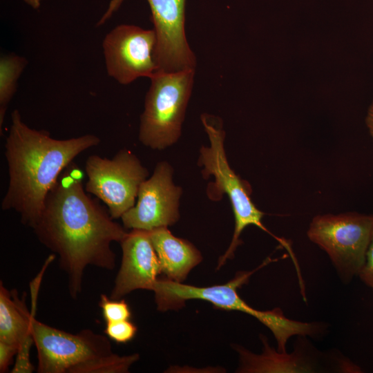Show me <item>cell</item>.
Listing matches in <instances>:
<instances>
[{"label":"cell","mask_w":373,"mask_h":373,"mask_svg":"<svg viewBox=\"0 0 373 373\" xmlns=\"http://www.w3.org/2000/svg\"><path fill=\"white\" fill-rule=\"evenodd\" d=\"M149 233L162 273L168 279L182 283L190 271L202 260L200 252L192 243L175 237L167 227L157 228Z\"/></svg>","instance_id":"cell-13"},{"label":"cell","mask_w":373,"mask_h":373,"mask_svg":"<svg viewBox=\"0 0 373 373\" xmlns=\"http://www.w3.org/2000/svg\"><path fill=\"white\" fill-rule=\"evenodd\" d=\"M155 30L121 24L109 31L102 41L107 74L127 85L140 77H152L157 72L155 59Z\"/></svg>","instance_id":"cell-10"},{"label":"cell","mask_w":373,"mask_h":373,"mask_svg":"<svg viewBox=\"0 0 373 373\" xmlns=\"http://www.w3.org/2000/svg\"><path fill=\"white\" fill-rule=\"evenodd\" d=\"M366 124L369 129V132L373 138V101L368 109L366 117Z\"/></svg>","instance_id":"cell-22"},{"label":"cell","mask_w":373,"mask_h":373,"mask_svg":"<svg viewBox=\"0 0 373 373\" xmlns=\"http://www.w3.org/2000/svg\"><path fill=\"white\" fill-rule=\"evenodd\" d=\"M195 69L158 71L150 78L144 109L140 116L139 139L152 149L162 150L175 143L192 92Z\"/></svg>","instance_id":"cell-6"},{"label":"cell","mask_w":373,"mask_h":373,"mask_svg":"<svg viewBox=\"0 0 373 373\" xmlns=\"http://www.w3.org/2000/svg\"><path fill=\"white\" fill-rule=\"evenodd\" d=\"M28 64L27 59L15 54L2 55L0 57V131L8 106L17 87V82Z\"/></svg>","instance_id":"cell-16"},{"label":"cell","mask_w":373,"mask_h":373,"mask_svg":"<svg viewBox=\"0 0 373 373\" xmlns=\"http://www.w3.org/2000/svg\"><path fill=\"white\" fill-rule=\"evenodd\" d=\"M173 172L166 162L156 165L153 175L140 185L136 204L121 217L125 229L150 231L178 220L182 189L173 183Z\"/></svg>","instance_id":"cell-11"},{"label":"cell","mask_w":373,"mask_h":373,"mask_svg":"<svg viewBox=\"0 0 373 373\" xmlns=\"http://www.w3.org/2000/svg\"><path fill=\"white\" fill-rule=\"evenodd\" d=\"M99 143L93 134L55 139L47 131L29 127L20 112L13 111L5 143L8 184L2 210L16 211L21 222L32 228L63 171L78 155Z\"/></svg>","instance_id":"cell-2"},{"label":"cell","mask_w":373,"mask_h":373,"mask_svg":"<svg viewBox=\"0 0 373 373\" xmlns=\"http://www.w3.org/2000/svg\"><path fill=\"white\" fill-rule=\"evenodd\" d=\"M122 258L111 298L119 300L136 289L151 290L162 273L147 231L132 229L120 242Z\"/></svg>","instance_id":"cell-12"},{"label":"cell","mask_w":373,"mask_h":373,"mask_svg":"<svg viewBox=\"0 0 373 373\" xmlns=\"http://www.w3.org/2000/svg\"><path fill=\"white\" fill-rule=\"evenodd\" d=\"M19 347L0 341V372L3 373L8 371L9 366L12 362L14 356L17 355Z\"/></svg>","instance_id":"cell-21"},{"label":"cell","mask_w":373,"mask_h":373,"mask_svg":"<svg viewBox=\"0 0 373 373\" xmlns=\"http://www.w3.org/2000/svg\"><path fill=\"white\" fill-rule=\"evenodd\" d=\"M201 120L210 145L201 147L198 164L203 166L202 176L209 178L212 175L215 181L209 186L207 194L212 200H218L222 198V193L226 194L231 204L235 218V229L231 242L225 253L218 260L217 269L223 266L228 259L233 257L235 251L241 243V233L250 225H254L268 233L278 240L282 247L289 249L291 245L287 240L274 235L262 224V219L265 213L253 202L250 197V186L230 167L224 149L225 132L220 120L206 114L202 115Z\"/></svg>","instance_id":"cell-4"},{"label":"cell","mask_w":373,"mask_h":373,"mask_svg":"<svg viewBox=\"0 0 373 373\" xmlns=\"http://www.w3.org/2000/svg\"><path fill=\"white\" fill-rule=\"evenodd\" d=\"M31 332L38 373H126L139 359L137 354L114 353L109 338L90 329L70 334L32 317Z\"/></svg>","instance_id":"cell-3"},{"label":"cell","mask_w":373,"mask_h":373,"mask_svg":"<svg viewBox=\"0 0 373 373\" xmlns=\"http://www.w3.org/2000/svg\"><path fill=\"white\" fill-rule=\"evenodd\" d=\"M85 190L102 200L113 219L131 209L149 171L131 151L122 149L113 158L90 155L85 162Z\"/></svg>","instance_id":"cell-8"},{"label":"cell","mask_w":373,"mask_h":373,"mask_svg":"<svg viewBox=\"0 0 373 373\" xmlns=\"http://www.w3.org/2000/svg\"><path fill=\"white\" fill-rule=\"evenodd\" d=\"M33 344L34 339L31 333L19 347L14 367L10 371L12 373H32L35 370L30 358V349Z\"/></svg>","instance_id":"cell-19"},{"label":"cell","mask_w":373,"mask_h":373,"mask_svg":"<svg viewBox=\"0 0 373 373\" xmlns=\"http://www.w3.org/2000/svg\"><path fill=\"white\" fill-rule=\"evenodd\" d=\"M358 276L373 291V222L365 260Z\"/></svg>","instance_id":"cell-20"},{"label":"cell","mask_w":373,"mask_h":373,"mask_svg":"<svg viewBox=\"0 0 373 373\" xmlns=\"http://www.w3.org/2000/svg\"><path fill=\"white\" fill-rule=\"evenodd\" d=\"M137 327L129 320L106 323L104 333L110 339L117 343L131 341L137 333Z\"/></svg>","instance_id":"cell-18"},{"label":"cell","mask_w":373,"mask_h":373,"mask_svg":"<svg viewBox=\"0 0 373 373\" xmlns=\"http://www.w3.org/2000/svg\"><path fill=\"white\" fill-rule=\"evenodd\" d=\"M33 316L28 309L24 298L19 299L17 292L9 291L0 283V341L19 347L31 334Z\"/></svg>","instance_id":"cell-15"},{"label":"cell","mask_w":373,"mask_h":373,"mask_svg":"<svg viewBox=\"0 0 373 373\" xmlns=\"http://www.w3.org/2000/svg\"><path fill=\"white\" fill-rule=\"evenodd\" d=\"M99 306L106 323L129 320L131 317V309L124 300L111 299L102 294Z\"/></svg>","instance_id":"cell-17"},{"label":"cell","mask_w":373,"mask_h":373,"mask_svg":"<svg viewBox=\"0 0 373 373\" xmlns=\"http://www.w3.org/2000/svg\"><path fill=\"white\" fill-rule=\"evenodd\" d=\"M372 222L373 215L355 212L318 215L307 233L327 254L343 280L350 282L365 262Z\"/></svg>","instance_id":"cell-7"},{"label":"cell","mask_w":373,"mask_h":373,"mask_svg":"<svg viewBox=\"0 0 373 373\" xmlns=\"http://www.w3.org/2000/svg\"><path fill=\"white\" fill-rule=\"evenodd\" d=\"M125 0H111L97 23L103 26ZM157 37L155 59L157 71L195 69L196 59L185 34L186 0H146Z\"/></svg>","instance_id":"cell-9"},{"label":"cell","mask_w":373,"mask_h":373,"mask_svg":"<svg viewBox=\"0 0 373 373\" xmlns=\"http://www.w3.org/2000/svg\"><path fill=\"white\" fill-rule=\"evenodd\" d=\"M82 180V170L72 162L49 191L32 228L39 242L58 256L73 299L82 293L88 266L107 270L115 268L111 243H120L128 233L86 194Z\"/></svg>","instance_id":"cell-1"},{"label":"cell","mask_w":373,"mask_h":373,"mask_svg":"<svg viewBox=\"0 0 373 373\" xmlns=\"http://www.w3.org/2000/svg\"><path fill=\"white\" fill-rule=\"evenodd\" d=\"M264 345L261 354H256L244 347L236 346L240 365L239 372L300 373L313 372V364L299 352H280L271 347L265 336H261Z\"/></svg>","instance_id":"cell-14"},{"label":"cell","mask_w":373,"mask_h":373,"mask_svg":"<svg viewBox=\"0 0 373 373\" xmlns=\"http://www.w3.org/2000/svg\"><path fill=\"white\" fill-rule=\"evenodd\" d=\"M271 261L270 258L266 259L252 271H238L232 280L223 285L197 287L164 277L157 278L151 291L155 293L159 311L179 309L184 306L186 300L191 299L205 300L220 309L239 311L254 317L272 332L278 344H284L297 332V321L287 318L280 308L267 311L254 309L241 298L237 291L256 270Z\"/></svg>","instance_id":"cell-5"},{"label":"cell","mask_w":373,"mask_h":373,"mask_svg":"<svg viewBox=\"0 0 373 373\" xmlns=\"http://www.w3.org/2000/svg\"><path fill=\"white\" fill-rule=\"evenodd\" d=\"M43 0H23V1L33 9H38Z\"/></svg>","instance_id":"cell-23"}]
</instances>
